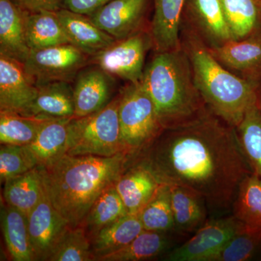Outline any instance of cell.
I'll return each mask as SVG.
<instances>
[{
    "instance_id": "34",
    "label": "cell",
    "mask_w": 261,
    "mask_h": 261,
    "mask_svg": "<svg viewBox=\"0 0 261 261\" xmlns=\"http://www.w3.org/2000/svg\"><path fill=\"white\" fill-rule=\"evenodd\" d=\"M91 240L83 226L71 227L55 249L49 261H92Z\"/></svg>"
},
{
    "instance_id": "13",
    "label": "cell",
    "mask_w": 261,
    "mask_h": 261,
    "mask_svg": "<svg viewBox=\"0 0 261 261\" xmlns=\"http://www.w3.org/2000/svg\"><path fill=\"white\" fill-rule=\"evenodd\" d=\"M37 93L23 63L0 55V111L25 114Z\"/></svg>"
},
{
    "instance_id": "5",
    "label": "cell",
    "mask_w": 261,
    "mask_h": 261,
    "mask_svg": "<svg viewBox=\"0 0 261 261\" xmlns=\"http://www.w3.org/2000/svg\"><path fill=\"white\" fill-rule=\"evenodd\" d=\"M119 104L120 93L97 112L72 118L68 123L65 154L111 157L128 153L121 138Z\"/></svg>"
},
{
    "instance_id": "9",
    "label": "cell",
    "mask_w": 261,
    "mask_h": 261,
    "mask_svg": "<svg viewBox=\"0 0 261 261\" xmlns=\"http://www.w3.org/2000/svg\"><path fill=\"white\" fill-rule=\"evenodd\" d=\"M240 224L233 215L206 221L191 239L165 257L170 261H209L238 232Z\"/></svg>"
},
{
    "instance_id": "27",
    "label": "cell",
    "mask_w": 261,
    "mask_h": 261,
    "mask_svg": "<svg viewBox=\"0 0 261 261\" xmlns=\"http://www.w3.org/2000/svg\"><path fill=\"white\" fill-rule=\"evenodd\" d=\"M233 216L243 228L261 234V178L251 173L239 187Z\"/></svg>"
},
{
    "instance_id": "19",
    "label": "cell",
    "mask_w": 261,
    "mask_h": 261,
    "mask_svg": "<svg viewBox=\"0 0 261 261\" xmlns=\"http://www.w3.org/2000/svg\"><path fill=\"white\" fill-rule=\"evenodd\" d=\"M161 185L148 168L133 162L122 173L115 186L128 214H137L152 199Z\"/></svg>"
},
{
    "instance_id": "22",
    "label": "cell",
    "mask_w": 261,
    "mask_h": 261,
    "mask_svg": "<svg viewBox=\"0 0 261 261\" xmlns=\"http://www.w3.org/2000/svg\"><path fill=\"white\" fill-rule=\"evenodd\" d=\"M45 192L39 166L10 178L4 183L3 197L7 205L29 216Z\"/></svg>"
},
{
    "instance_id": "8",
    "label": "cell",
    "mask_w": 261,
    "mask_h": 261,
    "mask_svg": "<svg viewBox=\"0 0 261 261\" xmlns=\"http://www.w3.org/2000/svg\"><path fill=\"white\" fill-rule=\"evenodd\" d=\"M151 48H153V42L149 27L116 41L108 49L91 57L90 64L128 83H139L143 77L146 56Z\"/></svg>"
},
{
    "instance_id": "18",
    "label": "cell",
    "mask_w": 261,
    "mask_h": 261,
    "mask_svg": "<svg viewBox=\"0 0 261 261\" xmlns=\"http://www.w3.org/2000/svg\"><path fill=\"white\" fill-rule=\"evenodd\" d=\"M30 51L25 10L13 0H0V55L23 63Z\"/></svg>"
},
{
    "instance_id": "33",
    "label": "cell",
    "mask_w": 261,
    "mask_h": 261,
    "mask_svg": "<svg viewBox=\"0 0 261 261\" xmlns=\"http://www.w3.org/2000/svg\"><path fill=\"white\" fill-rule=\"evenodd\" d=\"M145 230L166 233L174 231L170 187L161 184L153 197L139 213Z\"/></svg>"
},
{
    "instance_id": "4",
    "label": "cell",
    "mask_w": 261,
    "mask_h": 261,
    "mask_svg": "<svg viewBox=\"0 0 261 261\" xmlns=\"http://www.w3.org/2000/svg\"><path fill=\"white\" fill-rule=\"evenodd\" d=\"M164 129L185 126L210 111L196 87L192 66L183 47L155 51L141 81Z\"/></svg>"
},
{
    "instance_id": "15",
    "label": "cell",
    "mask_w": 261,
    "mask_h": 261,
    "mask_svg": "<svg viewBox=\"0 0 261 261\" xmlns=\"http://www.w3.org/2000/svg\"><path fill=\"white\" fill-rule=\"evenodd\" d=\"M111 77L112 75L97 65L81 70L75 78L73 87V118L87 116L97 112L110 102L113 89Z\"/></svg>"
},
{
    "instance_id": "39",
    "label": "cell",
    "mask_w": 261,
    "mask_h": 261,
    "mask_svg": "<svg viewBox=\"0 0 261 261\" xmlns=\"http://www.w3.org/2000/svg\"><path fill=\"white\" fill-rule=\"evenodd\" d=\"M258 105H259V106H260V108L261 109V92H260V97H259Z\"/></svg>"
},
{
    "instance_id": "28",
    "label": "cell",
    "mask_w": 261,
    "mask_h": 261,
    "mask_svg": "<svg viewBox=\"0 0 261 261\" xmlns=\"http://www.w3.org/2000/svg\"><path fill=\"white\" fill-rule=\"evenodd\" d=\"M233 40L261 31V0H220Z\"/></svg>"
},
{
    "instance_id": "30",
    "label": "cell",
    "mask_w": 261,
    "mask_h": 261,
    "mask_svg": "<svg viewBox=\"0 0 261 261\" xmlns=\"http://www.w3.org/2000/svg\"><path fill=\"white\" fill-rule=\"evenodd\" d=\"M166 233L142 231L130 243L115 251L95 257L97 261H139L159 256L170 247Z\"/></svg>"
},
{
    "instance_id": "16",
    "label": "cell",
    "mask_w": 261,
    "mask_h": 261,
    "mask_svg": "<svg viewBox=\"0 0 261 261\" xmlns=\"http://www.w3.org/2000/svg\"><path fill=\"white\" fill-rule=\"evenodd\" d=\"M187 0H154L149 32L155 51L181 48V28Z\"/></svg>"
},
{
    "instance_id": "17",
    "label": "cell",
    "mask_w": 261,
    "mask_h": 261,
    "mask_svg": "<svg viewBox=\"0 0 261 261\" xmlns=\"http://www.w3.org/2000/svg\"><path fill=\"white\" fill-rule=\"evenodd\" d=\"M57 15L73 44L91 57L112 46L117 40L98 27L89 15L61 8Z\"/></svg>"
},
{
    "instance_id": "29",
    "label": "cell",
    "mask_w": 261,
    "mask_h": 261,
    "mask_svg": "<svg viewBox=\"0 0 261 261\" xmlns=\"http://www.w3.org/2000/svg\"><path fill=\"white\" fill-rule=\"evenodd\" d=\"M53 118L0 111L1 145L25 146L32 143L46 122Z\"/></svg>"
},
{
    "instance_id": "23",
    "label": "cell",
    "mask_w": 261,
    "mask_h": 261,
    "mask_svg": "<svg viewBox=\"0 0 261 261\" xmlns=\"http://www.w3.org/2000/svg\"><path fill=\"white\" fill-rule=\"evenodd\" d=\"M25 32L31 50L70 44L56 11H25Z\"/></svg>"
},
{
    "instance_id": "25",
    "label": "cell",
    "mask_w": 261,
    "mask_h": 261,
    "mask_svg": "<svg viewBox=\"0 0 261 261\" xmlns=\"http://www.w3.org/2000/svg\"><path fill=\"white\" fill-rule=\"evenodd\" d=\"M175 231H197L206 222L205 201L195 192L177 185H169Z\"/></svg>"
},
{
    "instance_id": "6",
    "label": "cell",
    "mask_w": 261,
    "mask_h": 261,
    "mask_svg": "<svg viewBox=\"0 0 261 261\" xmlns=\"http://www.w3.org/2000/svg\"><path fill=\"white\" fill-rule=\"evenodd\" d=\"M118 116L123 145L135 159L164 130L141 82L128 83L121 89Z\"/></svg>"
},
{
    "instance_id": "14",
    "label": "cell",
    "mask_w": 261,
    "mask_h": 261,
    "mask_svg": "<svg viewBox=\"0 0 261 261\" xmlns=\"http://www.w3.org/2000/svg\"><path fill=\"white\" fill-rule=\"evenodd\" d=\"M209 50L231 73L261 86V31Z\"/></svg>"
},
{
    "instance_id": "21",
    "label": "cell",
    "mask_w": 261,
    "mask_h": 261,
    "mask_svg": "<svg viewBox=\"0 0 261 261\" xmlns=\"http://www.w3.org/2000/svg\"><path fill=\"white\" fill-rule=\"evenodd\" d=\"M37 87V97L25 115L53 118L74 117V96L70 82H49Z\"/></svg>"
},
{
    "instance_id": "37",
    "label": "cell",
    "mask_w": 261,
    "mask_h": 261,
    "mask_svg": "<svg viewBox=\"0 0 261 261\" xmlns=\"http://www.w3.org/2000/svg\"><path fill=\"white\" fill-rule=\"evenodd\" d=\"M111 0H62V8L89 15Z\"/></svg>"
},
{
    "instance_id": "31",
    "label": "cell",
    "mask_w": 261,
    "mask_h": 261,
    "mask_svg": "<svg viewBox=\"0 0 261 261\" xmlns=\"http://www.w3.org/2000/svg\"><path fill=\"white\" fill-rule=\"evenodd\" d=\"M128 214L116 186L113 185L98 197L81 226L91 239L102 228Z\"/></svg>"
},
{
    "instance_id": "10",
    "label": "cell",
    "mask_w": 261,
    "mask_h": 261,
    "mask_svg": "<svg viewBox=\"0 0 261 261\" xmlns=\"http://www.w3.org/2000/svg\"><path fill=\"white\" fill-rule=\"evenodd\" d=\"M71 228L51 204L47 192L28 216L29 238L36 260H47Z\"/></svg>"
},
{
    "instance_id": "11",
    "label": "cell",
    "mask_w": 261,
    "mask_h": 261,
    "mask_svg": "<svg viewBox=\"0 0 261 261\" xmlns=\"http://www.w3.org/2000/svg\"><path fill=\"white\" fill-rule=\"evenodd\" d=\"M149 0H111L89 16L98 27L121 40L147 28Z\"/></svg>"
},
{
    "instance_id": "20",
    "label": "cell",
    "mask_w": 261,
    "mask_h": 261,
    "mask_svg": "<svg viewBox=\"0 0 261 261\" xmlns=\"http://www.w3.org/2000/svg\"><path fill=\"white\" fill-rule=\"evenodd\" d=\"M71 118H51L32 143L23 146L37 166L46 167L66 153L68 123Z\"/></svg>"
},
{
    "instance_id": "24",
    "label": "cell",
    "mask_w": 261,
    "mask_h": 261,
    "mask_svg": "<svg viewBox=\"0 0 261 261\" xmlns=\"http://www.w3.org/2000/svg\"><path fill=\"white\" fill-rule=\"evenodd\" d=\"M1 226L7 250L12 259L36 260L29 238L27 216L5 203L1 207Z\"/></svg>"
},
{
    "instance_id": "36",
    "label": "cell",
    "mask_w": 261,
    "mask_h": 261,
    "mask_svg": "<svg viewBox=\"0 0 261 261\" xmlns=\"http://www.w3.org/2000/svg\"><path fill=\"white\" fill-rule=\"evenodd\" d=\"M36 166L37 165L23 146L1 145L0 181L2 184L27 172Z\"/></svg>"
},
{
    "instance_id": "32",
    "label": "cell",
    "mask_w": 261,
    "mask_h": 261,
    "mask_svg": "<svg viewBox=\"0 0 261 261\" xmlns=\"http://www.w3.org/2000/svg\"><path fill=\"white\" fill-rule=\"evenodd\" d=\"M235 129L252 172L261 178V109L258 102L247 111Z\"/></svg>"
},
{
    "instance_id": "7",
    "label": "cell",
    "mask_w": 261,
    "mask_h": 261,
    "mask_svg": "<svg viewBox=\"0 0 261 261\" xmlns=\"http://www.w3.org/2000/svg\"><path fill=\"white\" fill-rule=\"evenodd\" d=\"M91 56L72 44L31 50L24 69L37 87L53 82H74L90 64Z\"/></svg>"
},
{
    "instance_id": "38",
    "label": "cell",
    "mask_w": 261,
    "mask_h": 261,
    "mask_svg": "<svg viewBox=\"0 0 261 261\" xmlns=\"http://www.w3.org/2000/svg\"><path fill=\"white\" fill-rule=\"evenodd\" d=\"M21 9L27 12L39 10L57 11L62 8V0H13Z\"/></svg>"
},
{
    "instance_id": "35",
    "label": "cell",
    "mask_w": 261,
    "mask_h": 261,
    "mask_svg": "<svg viewBox=\"0 0 261 261\" xmlns=\"http://www.w3.org/2000/svg\"><path fill=\"white\" fill-rule=\"evenodd\" d=\"M241 226V225H240ZM261 244V234L241 226L238 232L209 261H245L253 256Z\"/></svg>"
},
{
    "instance_id": "3",
    "label": "cell",
    "mask_w": 261,
    "mask_h": 261,
    "mask_svg": "<svg viewBox=\"0 0 261 261\" xmlns=\"http://www.w3.org/2000/svg\"><path fill=\"white\" fill-rule=\"evenodd\" d=\"M181 46L186 51L196 87L213 114L234 127L258 102L261 86L240 78L224 68L188 25L182 22Z\"/></svg>"
},
{
    "instance_id": "12",
    "label": "cell",
    "mask_w": 261,
    "mask_h": 261,
    "mask_svg": "<svg viewBox=\"0 0 261 261\" xmlns=\"http://www.w3.org/2000/svg\"><path fill=\"white\" fill-rule=\"evenodd\" d=\"M182 22L209 48L221 47L233 40L220 0H187Z\"/></svg>"
},
{
    "instance_id": "26",
    "label": "cell",
    "mask_w": 261,
    "mask_h": 261,
    "mask_svg": "<svg viewBox=\"0 0 261 261\" xmlns=\"http://www.w3.org/2000/svg\"><path fill=\"white\" fill-rule=\"evenodd\" d=\"M144 231L139 214H128L111 223L90 239L94 259L124 247Z\"/></svg>"
},
{
    "instance_id": "2",
    "label": "cell",
    "mask_w": 261,
    "mask_h": 261,
    "mask_svg": "<svg viewBox=\"0 0 261 261\" xmlns=\"http://www.w3.org/2000/svg\"><path fill=\"white\" fill-rule=\"evenodd\" d=\"M128 153L111 157L65 154L46 167L39 166L51 204L71 227L82 224L94 202L116 185L133 163Z\"/></svg>"
},
{
    "instance_id": "1",
    "label": "cell",
    "mask_w": 261,
    "mask_h": 261,
    "mask_svg": "<svg viewBox=\"0 0 261 261\" xmlns=\"http://www.w3.org/2000/svg\"><path fill=\"white\" fill-rule=\"evenodd\" d=\"M160 183L200 195L216 211L232 207L239 187L252 173L234 127L209 112L200 119L161 134L134 161Z\"/></svg>"
}]
</instances>
